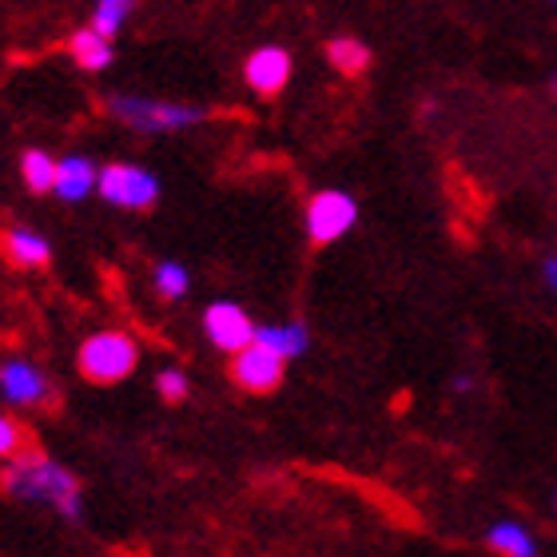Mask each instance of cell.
<instances>
[{
    "mask_svg": "<svg viewBox=\"0 0 557 557\" xmlns=\"http://www.w3.org/2000/svg\"><path fill=\"white\" fill-rule=\"evenodd\" d=\"M0 490L16 502H45L64 522H81L84 518L81 478L40 450H24L21 458H12V466L0 474Z\"/></svg>",
    "mask_w": 557,
    "mask_h": 557,
    "instance_id": "1",
    "label": "cell"
},
{
    "mask_svg": "<svg viewBox=\"0 0 557 557\" xmlns=\"http://www.w3.org/2000/svg\"><path fill=\"white\" fill-rule=\"evenodd\" d=\"M108 112L120 124H128L132 132H144V136L196 128L208 120V112L196 104H168V100H148V96H108Z\"/></svg>",
    "mask_w": 557,
    "mask_h": 557,
    "instance_id": "2",
    "label": "cell"
},
{
    "mask_svg": "<svg viewBox=\"0 0 557 557\" xmlns=\"http://www.w3.org/2000/svg\"><path fill=\"white\" fill-rule=\"evenodd\" d=\"M136 362H139L136 338L124 335V331H100V335L88 338L81 347V355H76V367H81L84 379L100 386L124 383V379L136 371Z\"/></svg>",
    "mask_w": 557,
    "mask_h": 557,
    "instance_id": "3",
    "label": "cell"
},
{
    "mask_svg": "<svg viewBox=\"0 0 557 557\" xmlns=\"http://www.w3.org/2000/svg\"><path fill=\"white\" fill-rule=\"evenodd\" d=\"M96 191L112 203V208L124 211H148L156 208L160 199V180L136 163H108L100 168V180H96Z\"/></svg>",
    "mask_w": 557,
    "mask_h": 557,
    "instance_id": "4",
    "label": "cell"
},
{
    "mask_svg": "<svg viewBox=\"0 0 557 557\" xmlns=\"http://www.w3.org/2000/svg\"><path fill=\"white\" fill-rule=\"evenodd\" d=\"M355 220H359V203L347 191H319L307 203V235L319 247L343 239L355 227Z\"/></svg>",
    "mask_w": 557,
    "mask_h": 557,
    "instance_id": "5",
    "label": "cell"
},
{
    "mask_svg": "<svg viewBox=\"0 0 557 557\" xmlns=\"http://www.w3.org/2000/svg\"><path fill=\"white\" fill-rule=\"evenodd\" d=\"M283 362L275 350L259 347V343H247L244 350H235V362H232V379L235 386H244L251 395H268L283 383Z\"/></svg>",
    "mask_w": 557,
    "mask_h": 557,
    "instance_id": "6",
    "label": "cell"
},
{
    "mask_svg": "<svg viewBox=\"0 0 557 557\" xmlns=\"http://www.w3.org/2000/svg\"><path fill=\"white\" fill-rule=\"evenodd\" d=\"M0 395L9 398L12 407H45V403H52V386H48L40 367L9 359L0 362Z\"/></svg>",
    "mask_w": 557,
    "mask_h": 557,
    "instance_id": "7",
    "label": "cell"
},
{
    "mask_svg": "<svg viewBox=\"0 0 557 557\" xmlns=\"http://www.w3.org/2000/svg\"><path fill=\"white\" fill-rule=\"evenodd\" d=\"M203 331L208 338L215 343L220 350H244L251 338H256V323L247 319L244 307H235V302H211L208 311H203Z\"/></svg>",
    "mask_w": 557,
    "mask_h": 557,
    "instance_id": "8",
    "label": "cell"
},
{
    "mask_svg": "<svg viewBox=\"0 0 557 557\" xmlns=\"http://www.w3.org/2000/svg\"><path fill=\"white\" fill-rule=\"evenodd\" d=\"M244 76L259 96H278L290 81V52L287 48H275V45L256 48L244 64Z\"/></svg>",
    "mask_w": 557,
    "mask_h": 557,
    "instance_id": "9",
    "label": "cell"
},
{
    "mask_svg": "<svg viewBox=\"0 0 557 557\" xmlns=\"http://www.w3.org/2000/svg\"><path fill=\"white\" fill-rule=\"evenodd\" d=\"M96 180H100V172H96L92 160H84V156H64V160H57V196L60 199L76 203V199H84L88 191H96Z\"/></svg>",
    "mask_w": 557,
    "mask_h": 557,
    "instance_id": "10",
    "label": "cell"
},
{
    "mask_svg": "<svg viewBox=\"0 0 557 557\" xmlns=\"http://www.w3.org/2000/svg\"><path fill=\"white\" fill-rule=\"evenodd\" d=\"M69 52L84 72H104L108 64H112V36L96 33L92 24H88V28H76L69 40Z\"/></svg>",
    "mask_w": 557,
    "mask_h": 557,
    "instance_id": "11",
    "label": "cell"
},
{
    "mask_svg": "<svg viewBox=\"0 0 557 557\" xmlns=\"http://www.w3.org/2000/svg\"><path fill=\"white\" fill-rule=\"evenodd\" d=\"M251 343L275 350L278 359H295V355L307 350L311 335H307V326L302 323H278V326H256V338H251Z\"/></svg>",
    "mask_w": 557,
    "mask_h": 557,
    "instance_id": "12",
    "label": "cell"
},
{
    "mask_svg": "<svg viewBox=\"0 0 557 557\" xmlns=\"http://www.w3.org/2000/svg\"><path fill=\"white\" fill-rule=\"evenodd\" d=\"M4 251L16 268H45L48 256H52V247H48L45 235L28 232V227H12L4 232Z\"/></svg>",
    "mask_w": 557,
    "mask_h": 557,
    "instance_id": "13",
    "label": "cell"
},
{
    "mask_svg": "<svg viewBox=\"0 0 557 557\" xmlns=\"http://www.w3.org/2000/svg\"><path fill=\"white\" fill-rule=\"evenodd\" d=\"M326 60H331V69L343 72V76H362V72L371 69V48L362 45L359 36H335V40L326 45Z\"/></svg>",
    "mask_w": 557,
    "mask_h": 557,
    "instance_id": "14",
    "label": "cell"
},
{
    "mask_svg": "<svg viewBox=\"0 0 557 557\" xmlns=\"http://www.w3.org/2000/svg\"><path fill=\"white\" fill-rule=\"evenodd\" d=\"M490 549L502 557H537V542L534 534L525 530L522 522H498V525H490V534H486Z\"/></svg>",
    "mask_w": 557,
    "mask_h": 557,
    "instance_id": "15",
    "label": "cell"
},
{
    "mask_svg": "<svg viewBox=\"0 0 557 557\" xmlns=\"http://www.w3.org/2000/svg\"><path fill=\"white\" fill-rule=\"evenodd\" d=\"M21 175H24V184H28V191H36V196L57 191V160H52L48 151H40V148L24 151V156H21Z\"/></svg>",
    "mask_w": 557,
    "mask_h": 557,
    "instance_id": "16",
    "label": "cell"
},
{
    "mask_svg": "<svg viewBox=\"0 0 557 557\" xmlns=\"http://www.w3.org/2000/svg\"><path fill=\"white\" fill-rule=\"evenodd\" d=\"M132 9H136V0H96L92 28L104 36H116L124 28V21L132 16Z\"/></svg>",
    "mask_w": 557,
    "mask_h": 557,
    "instance_id": "17",
    "label": "cell"
},
{
    "mask_svg": "<svg viewBox=\"0 0 557 557\" xmlns=\"http://www.w3.org/2000/svg\"><path fill=\"white\" fill-rule=\"evenodd\" d=\"M187 283H191V278H187L184 263H160V268H156V290H160V299H168V302L184 299Z\"/></svg>",
    "mask_w": 557,
    "mask_h": 557,
    "instance_id": "18",
    "label": "cell"
},
{
    "mask_svg": "<svg viewBox=\"0 0 557 557\" xmlns=\"http://www.w3.org/2000/svg\"><path fill=\"white\" fill-rule=\"evenodd\" d=\"M156 391H160L163 403H184V398H187V379H184V371H175V367L160 371V379H156Z\"/></svg>",
    "mask_w": 557,
    "mask_h": 557,
    "instance_id": "19",
    "label": "cell"
},
{
    "mask_svg": "<svg viewBox=\"0 0 557 557\" xmlns=\"http://www.w3.org/2000/svg\"><path fill=\"white\" fill-rule=\"evenodd\" d=\"M21 446H24L21 426H16L9 414H0V458H12V454L21 450Z\"/></svg>",
    "mask_w": 557,
    "mask_h": 557,
    "instance_id": "20",
    "label": "cell"
},
{
    "mask_svg": "<svg viewBox=\"0 0 557 557\" xmlns=\"http://www.w3.org/2000/svg\"><path fill=\"white\" fill-rule=\"evenodd\" d=\"M542 275H546L549 290H554V295H557V256H549L546 263H542Z\"/></svg>",
    "mask_w": 557,
    "mask_h": 557,
    "instance_id": "21",
    "label": "cell"
},
{
    "mask_svg": "<svg viewBox=\"0 0 557 557\" xmlns=\"http://www.w3.org/2000/svg\"><path fill=\"white\" fill-rule=\"evenodd\" d=\"M454 391H458V395H470V391H474V379H454Z\"/></svg>",
    "mask_w": 557,
    "mask_h": 557,
    "instance_id": "22",
    "label": "cell"
},
{
    "mask_svg": "<svg viewBox=\"0 0 557 557\" xmlns=\"http://www.w3.org/2000/svg\"><path fill=\"white\" fill-rule=\"evenodd\" d=\"M549 88H554V96H557V72H554V76H549Z\"/></svg>",
    "mask_w": 557,
    "mask_h": 557,
    "instance_id": "23",
    "label": "cell"
},
{
    "mask_svg": "<svg viewBox=\"0 0 557 557\" xmlns=\"http://www.w3.org/2000/svg\"><path fill=\"white\" fill-rule=\"evenodd\" d=\"M554 502H557V494H554Z\"/></svg>",
    "mask_w": 557,
    "mask_h": 557,
    "instance_id": "24",
    "label": "cell"
}]
</instances>
